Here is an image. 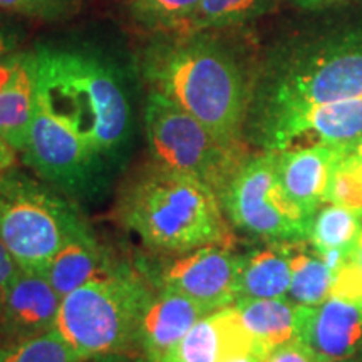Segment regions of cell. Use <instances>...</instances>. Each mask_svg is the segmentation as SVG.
<instances>
[{
  "label": "cell",
  "instance_id": "1",
  "mask_svg": "<svg viewBox=\"0 0 362 362\" xmlns=\"http://www.w3.org/2000/svg\"><path fill=\"white\" fill-rule=\"evenodd\" d=\"M139 71L149 89L202 121L220 141L243 144L253 74L215 30L155 33L139 56Z\"/></svg>",
  "mask_w": 362,
  "mask_h": 362
},
{
  "label": "cell",
  "instance_id": "2",
  "mask_svg": "<svg viewBox=\"0 0 362 362\" xmlns=\"http://www.w3.org/2000/svg\"><path fill=\"white\" fill-rule=\"evenodd\" d=\"M349 99H362V27L287 40L253 74L245 136L259 144L288 117Z\"/></svg>",
  "mask_w": 362,
  "mask_h": 362
},
{
  "label": "cell",
  "instance_id": "3",
  "mask_svg": "<svg viewBox=\"0 0 362 362\" xmlns=\"http://www.w3.org/2000/svg\"><path fill=\"white\" fill-rule=\"evenodd\" d=\"M37 104L110 165L133 128L129 94L110 59L89 49L37 44Z\"/></svg>",
  "mask_w": 362,
  "mask_h": 362
},
{
  "label": "cell",
  "instance_id": "4",
  "mask_svg": "<svg viewBox=\"0 0 362 362\" xmlns=\"http://www.w3.org/2000/svg\"><path fill=\"white\" fill-rule=\"evenodd\" d=\"M116 218L158 255L228 245L230 240L218 194L203 181L155 161L121 185Z\"/></svg>",
  "mask_w": 362,
  "mask_h": 362
},
{
  "label": "cell",
  "instance_id": "5",
  "mask_svg": "<svg viewBox=\"0 0 362 362\" xmlns=\"http://www.w3.org/2000/svg\"><path fill=\"white\" fill-rule=\"evenodd\" d=\"M153 285L138 267L117 262L62 298L54 329L83 361L138 352V330Z\"/></svg>",
  "mask_w": 362,
  "mask_h": 362
},
{
  "label": "cell",
  "instance_id": "6",
  "mask_svg": "<svg viewBox=\"0 0 362 362\" xmlns=\"http://www.w3.org/2000/svg\"><path fill=\"white\" fill-rule=\"evenodd\" d=\"M84 221L76 203L17 166L0 173V243L21 269L40 272Z\"/></svg>",
  "mask_w": 362,
  "mask_h": 362
},
{
  "label": "cell",
  "instance_id": "7",
  "mask_svg": "<svg viewBox=\"0 0 362 362\" xmlns=\"http://www.w3.org/2000/svg\"><path fill=\"white\" fill-rule=\"evenodd\" d=\"M144 133L151 161L203 181L218 198L248 158L245 144H226L165 94L149 89Z\"/></svg>",
  "mask_w": 362,
  "mask_h": 362
},
{
  "label": "cell",
  "instance_id": "8",
  "mask_svg": "<svg viewBox=\"0 0 362 362\" xmlns=\"http://www.w3.org/2000/svg\"><path fill=\"white\" fill-rule=\"evenodd\" d=\"M230 223L265 242H307L314 218L280 183L277 151L248 156L220 197Z\"/></svg>",
  "mask_w": 362,
  "mask_h": 362
},
{
  "label": "cell",
  "instance_id": "9",
  "mask_svg": "<svg viewBox=\"0 0 362 362\" xmlns=\"http://www.w3.org/2000/svg\"><path fill=\"white\" fill-rule=\"evenodd\" d=\"M21 155L40 180L72 202L89 200L107 183L110 163L39 104Z\"/></svg>",
  "mask_w": 362,
  "mask_h": 362
},
{
  "label": "cell",
  "instance_id": "10",
  "mask_svg": "<svg viewBox=\"0 0 362 362\" xmlns=\"http://www.w3.org/2000/svg\"><path fill=\"white\" fill-rule=\"evenodd\" d=\"M136 267L153 288H166L200 302L210 312L237 302L240 255L226 245H206L178 255L151 253Z\"/></svg>",
  "mask_w": 362,
  "mask_h": 362
},
{
  "label": "cell",
  "instance_id": "11",
  "mask_svg": "<svg viewBox=\"0 0 362 362\" xmlns=\"http://www.w3.org/2000/svg\"><path fill=\"white\" fill-rule=\"evenodd\" d=\"M362 136V99L312 106L275 126L257 144L264 151L349 144Z\"/></svg>",
  "mask_w": 362,
  "mask_h": 362
},
{
  "label": "cell",
  "instance_id": "12",
  "mask_svg": "<svg viewBox=\"0 0 362 362\" xmlns=\"http://www.w3.org/2000/svg\"><path fill=\"white\" fill-rule=\"evenodd\" d=\"M243 354L269 357L272 352L252 336L237 307L228 305L202 317L161 362H223Z\"/></svg>",
  "mask_w": 362,
  "mask_h": 362
},
{
  "label": "cell",
  "instance_id": "13",
  "mask_svg": "<svg viewBox=\"0 0 362 362\" xmlns=\"http://www.w3.org/2000/svg\"><path fill=\"white\" fill-rule=\"evenodd\" d=\"M61 302L62 298L40 272L19 267L0 310L2 344L25 341L52 330Z\"/></svg>",
  "mask_w": 362,
  "mask_h": 362
},
{
  "label": "cell",
  "instance_id": "14",
  "mask_svg": "<svg viewBox=\"0 0 362 362\" xmlns=\"http://www.w3.org/2000/svg\"><path fill=\"white\" fill-rule=\"evenodd\" d=\"M297 339L334 362L362 352V304L329 297L320 305H298Z\"/></svg>",
  "mask_w": 362,
  "mask_h": 362
},
{
  "label": "cell",
  "instance_id": "15",
  "mask_svg": "<svg viewBox=\"0 0 362 362\" xmlns=\"http://www.w3.org/2000/svg\"><path fill=\"white\" fill-rule=\"evenodd\" d=\"M37 106V56L19 51L0 56V138L17 153L25 148Z\"/></svg>",
  "mask_w": 362,
  "mask_h": 362
},
{
  "label": "cell",
  "instance_id": "16",
  "mask_svg": "<svg viewBox=\"0 0 362 362\" xmlns=\"http://www.w3.org/2000/svg\"><path fill=\"white\" fill-rule=\"evenodd\" d=\"M210 310L183 293L155 288L138 330L141 362H161Z\"/></svg>",
  "mask_w": 362,
  "mask_h": 362
},
{
  "label": "cell",
  "instance_id": "17",
  "mask_svg": "<svg viewBox=\"0 0 362 362\" xmlns=\"http://www.w3.org/2000/svg\"><path fill=\"white\" fill-rule=\"evenodd\" d=\"M347 153V144H314L277 151L279 178L285 193L312 218L325 203L334 166Z\"/></svg>",
  "mask_w": 362,
  "mask_h": 362
},
{
  "label": "cell",
  "instance_id": "18",
  "mask_svg": "<svg viewBox=\"0 0 362 362\" xmlns=\"http://www.w3.org/2000/svg\"><path fill=\"white\" fill-rule=\"evenodd\" d=\"M116 265L117 262L111 259L84 220L40 274L49 280L59 297L64 298L90 280L111 274Z\"/></svg>",
  "mask_w": 362,
  "mask_h": 362
},
{
  "label": "cell",
  "instance_id": "19",
  "mask_svg": "<svg viewBox=\"0 0 362 362\" xmlns=\"http://www.w3.org/2000/svg\"><path fill=\"white\" fill-rule=\"evenodd\" d=\"M240 255L237 302L284 298L291 287V243L267 242Z\"/></svg>",
  "mask_w": 362,
  "mask_h": 362
},
{
  "label": "cell",
  "instance_id": "20",
  "mask_svg": "<svg viewBox=\"0 0 362 362\" xmlns=\"http://www.w3.org/2000/svg\"><path fill=\"white\" fill-rule=\"evenodd\" d=\"M233 305L252 336L269 352L297 339L298 305L287 297L238 300Z\"/></svg>",
  "mask_w": 362,
  "mask_h": 362
},
{
  "label": "cell",
  "instance_id": "21",
  "mask_svg": "<svg viewBox=\"0 0 362 362\" xmlns=\"http://www.w3.org/2000/svg\"><path fill=\"white\" fill-rule=\"evenodd\" d=\"M291 287L287 298L297 305H320L329 298L334 272L305 242L291 243Z\"/></svg>",
  "mask_w": 362,
  "mask_h": 362
},
{
  "label": "cell",
  "instance_id": "22",
  "mask_svg": "<svg viewBox=\"0 0 362 362\" xmlns=\"http://www.w3.org/2000/svg\"><path fill=\"white\" fill-rule=\"evenodd\" d=\"M280 0H202L183 29L220 30L260 19L279 6Z\"/></svg>",
  "mask_w": 362,
  "mask_h": 362
},
{
  "label": "cell",
  "instance_id": "23",
  "mask_svg": "<svg viewBox=\"0 0 362 362\" xmlns=\"http://www.w3.org/2000/svg\"><path fill=\"white\" fill-rule=\"evenodd\" d=\"M362 230V216L347 208L332 205L319 208L312 221L309 242L315 252L342 250L352 255V248Z\"/></svg>",
  "mask_w": 362,
  "mask_h": 362
},
{
  "label": "cell",
  "instance_id": "24",
  "mask_svg": "<svg viewBox=\"0 0 362 362\" xmlns=\"http://www.w3.org/2000/svg\"><path fill=\"white\" fill-rule=\"evenodd\" d=\"M0 362H83L56 329L25 341L0 344Z\"/></svg>",
  "mask_w": 362,
  "mask_h": 362
},
{
  "label": "cell",
  "instance_id": "25",
  "mask_svg": "<svg viewBox=\"0 0 362 362\" xmlns=\"http://www.w3.org/2000/svg\"><path fill=\"white\" fill-rule=\"evenodd\" d=\"M202 0H128L131 17L153 33L183 29Z\"/></svg>",
  "mask_w": 362,
  "mask_h": 362
},
{
  "label": "cell",
  "instance_id": "26",
  "mask_svg": "<svg viewBox=\"0 0 362 362\" xmlns=\"http://www.w3.org/2000/svg\"><path fill=\"white\" fill-rule=\"evenodd\" d=\"M325 203L344 206L362 216V156L347 153L336 163Z\"/></svg>",
  "mask_w": 362,
  "mask_h": 362
},
{
  "label": "cell",
  "instance_id": "27",
  "mask_svg": "<svg viewBox=\"0 0 362 362\" xmlns=\"http://www.w3.org/2000/svg\"><path fill=\"white\" fill-rule=\"evenodd\" d=\"M81 0H0V12L40 22H66L81 11Z\"/></svg>",
  "mask_w": 362,
  "mask_h": 362
},
{
  "label": "cell",
  "instance_id": "28",
  "mask_svg": "<svg viewBox=\"0 0 362 362\" xmlns=\"http://www.w3.org/2000/svg\"><path fill=\"white\" fill-rule=\"evenodd\" d=\"M329 297L341 298L352 304H362V267L357 262H346L334 274Z\"/></svg>",
  "mask_w": 362,
  "mask_h": 362
},
{
  "label": "cell",
  "instance_id": "29",
  "mask_svg": "<svg viewBox=\"0 0 362 362\" xmlns=\"http://www.w3.org/2000/svg\"><path fill=\"white\" fill-rule=\"evenodd\" d=\"M269 359L270 362H334L309 344L302 342L300 339H292L279 346L277 349L272 351Z\"/></svg>",
  "mask_w": 362,
  "mask_h": 362
},
{
  "label": "cell",
  "instance_id": "30",
  "mask_svg": "<svg viewBox=\"0 0 362 362\" xmlns=\"http://www.w3.org/2000/svg\"><path fill=\"white\" fill-rule=\"evenodd\" d=\"M24 42V30L11 13L0 12V56L19 51Z\"/></svg>",
  "mask_w": 362,
  "mask_h": 362
},
{
  "label": "cell",
  "instance_id": "31",
  "mask_svg": "<svg viewBox=\"0 0 362 362\" xmlns=\"http://www.w3.org/2000/svg\"><path fill=\"white\" fill-rule=\"evenodd\" d=\"M19 265L12 259L6 247L0 243V310H2L4 300H6L8 285H11L12 279L16 277Z\"/></svg>",
  "mask_w": 362,
  "mask_h": 362
},
{
  "label": "cell",
  "instance_id": "32",
  "mask_svg": "<svg viewBox=\"0 0 362 362\" xmlns=\"http://www.w3.org/2000/svg\"><path fill=\"white\" fill-rule=\"evenodd\" d=\"M17 163V151L7 141L0 138V173L11 170Z\"/></svg>",
  "mask_w": 362,
  "mask_h": 362
},
{
  "label": "cell",
  "instance_id": "33",
  "mask_svg": "<svg viewBox=\"0 0 362 362\" xmlns=\"http://www.w3.org/2000/svg\"><path fill=\"white\" fill-rule=\"evenodd\" d=\"M342 2L346 0H291V4L298 8H304V11H320V8L339 6Z\"/></svg>",
  "mask_w": 362,
  "mask_h": 362
},
{
  "label": "cell",
  "instance_id": "34",
  "mask_svg": "<svg viewBox=\"0 0 362 362\" xmlns=\"http://www.w3.org/2000/svg\"><path fill=\"white\" fill-rule=\"evenodd\" d=\"M267 357H262L259 354H243V356H235L230 359H225L223 362H262Z\"/></svg>",
  "mask_w": 362,
  "mask_h": 362
},
{
  "label": "cell",
  "instance_id": "35",
  "mask_svg": "<svg viewBox=\"0 0 362 362\" xmlns=\"http://www.w3.org/2000/svg\"><path fill=\"white\" fill-rule=\"evenodd\" d=\"M351 260L357 262L362 267V230L359 233V237H357L356 243H354V248H352V255H351Z\"/></svg>",
  "mask_w": 362,
  "mask_h": 362
},
{
  "label": "cell",
  "instance_id": "36",
  "mask_svg": "<svg viewBox=\"0 0 362 362\" xmlns=\"http://www.w3.org/2000/svg\"><path fill=\"white\" fill-rule=\"evenodd\" d=\"M347 151L352 153V155L362 156V136H361V138H357L356 141L347 144Z\"/></svg>",
  "mask_w": 362,
  "mask_h": 362
},
{
  "label": "cell",
  "instance_id": "37",
  "mask_svg": "<svg viewBox=\"0 0 362 362\" xmlns=\"http://www.w3.org/2000/svg\"><path fill=\"white\" fill-rule=\"evenodd\" d=\"M337 362H362V352H359V354H356V356H352V357H347V359L337 361Z\"/></svg>",
  "mask_w": 362,
  "mask_h": 362
},
{
  "label": "cell",
  "instance_id": "38",
  "mask_svg": "<svg viewBox=\"0 0 362 362\" xmlns=\"http://www.w3.org/2000/svg\"><path fill=\"white\" fill-rule=\"evenodd\" d=\"M262 362H270V359H269V357H267V359H264Z\"/></svg>",
  "mask_w": 362,
  "mask_h": 362
}]
</instances>
